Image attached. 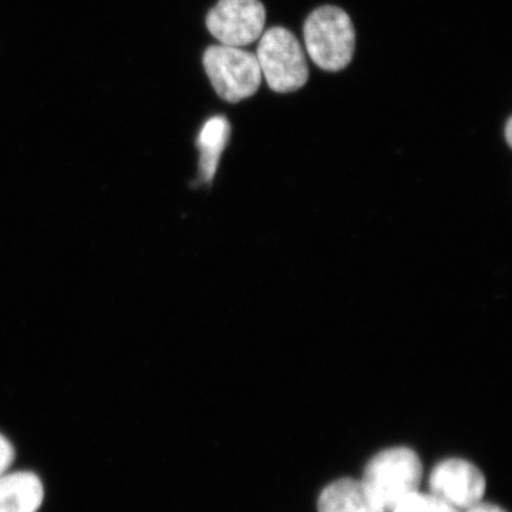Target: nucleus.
Instances as JSON below:
<instances>
[{
  "label": "nucleus",
  "mask_w": 512,
  "mask_h": 512,
  "mask_svg": "<svg viewBox=\"0 0 512 512\" xmlns=\"http://www.w3.org/2000/svg\"><path fill=\"white\" fill-rule=\"evenodd\" d=\"M421 476L419 456L410 448L396 447L370 460L362 484L383 511H392L404 497L419 490Z\"/></svg>",
  "instance_id": "obj_1"
},
{
  "label": "nucleus",
  "mask_w": 512,
  "mask_h": 512,
  "mask_svg": "<svg viewBox=\"0 0 512 512\" xmlns=\"http://www.w3.org/2000/svg\"><path fill=\"white\" fill-rule=\"evenodd\" d=\"M256 59L269 89L276 93L296 92L308 82L305 53L288 29L266 30L259 42Z\"/></svg>",
  "instance_id": "obj_3"
},
{
  "label": "nucleus",
  "mask_w": 512,
  "mask_h": 512,
  "mask_svg": "<svg viewBox=\"0 0 512 512\" xmlns=\"http://www.w3.org/2000/svg\"><path fill=\"white\" fill-rule=\"evenodd\" d=\"M43 501V484L29 471L0 478V512H36Z\"/></svg>",
  "instance_id": "obj_7"
},
{
  "label": "nucleus",
  "mask_w": 512,
  "mask_h": 512,
  "mask_svg": "<svg viewBox=\"0 0 512 512\" xmlns=\"http://www.w3.org/2000/svg\"><path fill=\"white\" fill-rule=\"evenodd\" d=\"M393 512H460L454 505L441 500L434 494H421L419 491L404 497Z\"/></svg>",
  "instance_id": "obj_10"
},
{
  "label": "nucleus",
  "mask_w": 512,
  "mask_h": 512,
  "mask_svg": "<svg viewBox=\"0 0 512 512\" xmlns=\"http://www.w3.org/2000/svg\"><path fill=\"white\" fill-rule=\"evenodd\" d=\"M319 512H384L367 494L362 481H335L323 490Z\"/></svg>",
  "instance_id": "obj_8"
},
{
  "label": "nucleus",
  "mask_w": 512,
  "mask_h": 512,
  "mask_svg": "<svg viewBox=\"0 0 512 512\" xmlns=\"http://www.w3.org/2000/svg\"><path fill=\"white\" fill-rule=\"evenodd\" d=\"M467 512H507L498 505L478 503L473 507L467 508Z\"/></svg>",
  "instance_id": "obj_12"
},
{
  "label": "nucleus",
  "mask_w": 512,
  "mask_h": 512,
  "mask_svg": "<svg viewBox=\"0 0 512 512\" xmlns=\"http://www.w3.org/2000/svg\"><path fill=\"white\" fill-rule=\"evenodd\" d=\"M202 62L215 92L229 103L254 96L261 86L262 72L256 55L241 47H208Z\"/></svg>",
  "instance_id": "obj_4"
},
{
  "label": "nucleus",
  "mask_w": 512,
  "mask_h": 512,
  "mask_svg": "<svg viewBox=\"0 0 512 512\" xmlns=\"http://www.w3.org/2000/svg\"><path fill=\"white\" fill-rule=\"evenodd\" d=\"M13 458H15V451L12 444L0 434V478L5 476L10 464L13 463Z\"/></svg>",
  "instance_id": "obj_11"
},
{
  "label": "nucleus",
  "mask_w": 512,
  "mask_h": 512,
  "mask_svg": "<svg viewBox=\"0 0 512 512\" xmlns=\"http://www.w3.org/2000/svg\"><path fill=\"white\" fill-rule=\"evenodd\" d=\"M431 494L458 508L481 503L485 491L483 473L466 460H446L434 468L430 477Z\"/></svg>",
  "instance_id": "obj_6"
},
{
  "label": "nucleus",
  "mask_w": 512,
  "mask_h": 512,
  "mask_svg": "<svg viewBox=\"0 0 512 512\" xmlns=\"http://www.w3.org/2000/svg\"><path fill=\"white\" fill-rule=\"evenodd\" d=\"M265 6L261 0H220L207 16V28L224 46L251 45L264 32Z\"/></svg>",
  "instance_id": "obj_5"
},
{
  "label": "nucleus",
  "mask_w": 512,
  "mask_h": 512,
  "mask_svg": "<svg viewBox=\"0 0 512 512\" xmlns=\"http://www.w3.org/2000/svg\"><path fill=\"white\" fill-rule=\"evenodd\" d=\"M229 131L228 120L225 117H212L202 127L198 137V148L201 151L200 170L205 183H211L217 171L218 163L225 146H227Z\"/></svg>",
  "instance_id": "obj_9"
},
{
  "label": "nucleus",
  "mask_w": 512,
  "mask_h": 512,
  "mask_svg": "<svg viewBox=\"0 0 512 512\" xmlns=\"http://www.w3.org/2000/svg\"><path fill=\"white\" fill-rule=\"evenodd\" d=\"M306 50L316 66L326 72H339L352 62L355 28L345 10L322 6L311 13L303 26Z\"/></svg>",
  "instance_id": "obj_2"
},
{
  "label": "nucleus",
  "mask_w": 512,
  "mask_h": 512,
  "mask_svg": "<svg viewBox=\"0 0 512 512\" xmlns=\"http://www.w3.org/2000/svg\"><path fill=\"white\" fill-rule=\"evenodd\" d=\"M511 128H512L511 120H508L507 126H505V138H507V143L510 144V146H511V137H512Z\"/></svg>",
  "instance_id": "obj_13"
}]
</instances>
